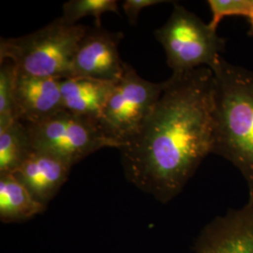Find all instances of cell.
Wrapping results in <instances>:
<instances>
[{"mask_svg": "<svg viewBox=\"0 0 253 253\" xmlns=\"http://www.w3.org/2000/svg\"><path fill=\"white\" fill-rule=\"evenodd\" d=\"M215 78L203 67L174 74L139 133L119 148L126 179L166 204L212 154Z\"/></svg>", "mask_w": 253, "mask_h": 253, "instance_id": "obj_1", "label": "cell"}, {"mask_svg": "<svg viewBox=\"0 0 253 253\" xmlns=\"http://www.w3.org/2000/svg\"><path fill=\"white\" fill-rule=\"evenodd\" d=\"M215 78L212 154L241 172L253 203V73L220 56L211 68Z\"/></svg>", "mask_w": 253, "mask_h": 253, "instance_id": "obj_2", "label": "cell"}, {"mask_svg": "<svg viewBox=\"0 0 253 253\" xmlns=\"http://www.w3.org/2000/svg\"><path fill=\"white\" fill-rule=\"evenodd\" d=\"M88 27L57 18L19 38L1 39L0 62L10 61L19 73L63 80L73 77V64Z\"/></svg>", "mask_w": 253, "mask_h": 253, "instance_id": "obj_3", "label": "cell"}, {"mask_svg": "<svg viewBox=\"0 0 253 253\" xmlns=\"http://www.w3.org/2000/svg\"><path fill=\"white\" fill-rule=\"evenodd\" d=\"M154 35L163 46L172 73L211 68L225 51V39L196 14L174 3L172 14Z\"/></svg>", "mask_w": 253, "mask_h": 253, "instance_id": "obj_4", "label": "cell"}, {"mask_svg": "<svg viewBox=\"0 0 253 253\" xmlns=\"http://www.w3.org/2000/svg\"><path fill=\"white\" fill-rule=\"evenodd\" d=\"M166 86V81L153 83L142 78L125 63L124 73L115 83L98 125L104 135L121 148L135 137L152 113Z\"/></svg>", "mask_w": 253, "mask_h": 253, "instance_id": "obj_5", "label": "cell"}, {"mask_svg": "<svg viewBox=\"0 0 253 253\" xmlns=\"http://www.w3.org/2000/svg\"><path fill=\"white\" fill-rule=\"evenodd\" d=\"M27 126L34 149L52 154L72 167L101 148L120 147L104 135L98 122L64 109L40 123Z\"/></svg>", "mask_w": 253, "mask_h": 253, "instance_id": "obj_6", "label": "cell"}, {"mask_svg": "<svg viewBox=\"0 0 253 253\" xmlns=\"http://www.w3.org/2000/svg\"><path fill=\"white\" fill-rule=\"evenodd\" d=\"M122 33L109 32L102 27L87 28L73 64V77L117 82L124 73L118 45Z\"/></svg>", "mask_w": 253, "mask_h": 253, "instance_id": "obj_7", "label": "cell"}, {"mask_svg": "<svg viewBox=\"0 0 253 253\" xmlns=\"http://www.w3.org/2000/svg\"><path fill=\"white\" fill-rule=\"evenodd\" d=\"M190 253H253V203L211 221Z\"/></svg>", "mask_w": 253, "mask_h": 253, "instance_id": "obj_8", "label": "cell"}, {"mask_svg": "<svg viewBox=\"0 0 253 253\" xmlns=\"http://www.w3.org/2000/svg\"><path fill=\"white\" fill-rule=\"evenodd\" d=\"M61 80L19 73L15 78V117L32 125L63 110Z\"/></svg>", "mask_w": 253, "mask_h": 253, "instance_id": "obj_9", "label": "cell"}, {"mask_svg": "<svg viewBox=\"0 0 253 253\" xmlns=\"http://www.w3.org/2000/svg\"><path fill=\"white\" fill-rule=\"evenodd\" d=\"M72 168L54 155L34 149L12 174L47 207L66 183Z\"/></svg>", "mask_w": 253, "mask_h": 253, "instance_id": "obj_10", "label": "cell"}, {"mask_svg": "<svg viewBox=\"0 0 253 253\" xmlns=\"http://www.w3.org/2000/svg\"><path fill=\"white\" fill-rule=\"evenodd\" d=\"M116 82L71 77L61 80L64 110L98 122Z\"/></svg>", "mask_w": 253, "mask_h": 253, "instance_id": "obj_11", "label": "cell"}, {"mask_svg": "<svg viewBox=\"0 0 253 253\" xmlns=\"http://www.w3.org/2000/svg\"><path fill=\"white\" fill-rule=\"evenodd\" d=\"M46 208L12 173L0 174V220L3 223L26 221Z\"/></svg>", "mask_w": 253, "mask_h": 253, "instance_id": "obj_12", "label": "cell"}, {"mask_svg": "<svg viewBox=\"0 0 253 253\" xmlns=\"http://www.w3.org/2000/svg\"><path fill=\"white\" fill-rule=\"evenodd\" d=\"M33 150L25 123L14 120L0 127V174L16 171Z\"/></svg>", "mask_w": 253, "mask_h": 253, "instance_id": "obj_13", "label": "cell"}, {"mask_svg": "<svg viewBox=\"0 0 253 253\" xmlns=\"http://www.w3.org/2000/svg\"><path fill=\"white\" fill-rule=\"evenodd\" d=\"M106 12L118 11L116 0H70L63 5L64 21L70 25H77L76 22L85 16L96 19V27H101L100 17Z\"/></svg>", "mask_w": 253, "mask_h": 253, "instance_id": "obj_14", "label": "cell"}, {"mask_svg": "<svg viewBox=\"0 0 253 253\" xmlns=\"http://www.w3.org/2000/svg\"><path fill=\"white\" fill-rule=\"evenodd\" d=\"M0 63V127H4L17 120L14 98L16 68L10 61Z\"/></svg>", "mask_w": 253, "mask_h": 253, "instance_id": "obj_15", "label": "cell"}, {"mask_svg": "<svg viewBox=\"0 0 253 253\" xmlns=\"http://www.w3.org/2000/svg\"><path fill=\"white\" fill-rule=\"evenodd\" d=\"M212 18L209 27L217 31L221 20L230 16H244L253 19V0H208Z\"/></svg>", "mask_w": 253, "mask_h": 253, "instance_id": "obj_16", "label": "cell"}, {"mask_svg": "<svg viewBox=\"0 0 253 253\" xmlns=\"http://www.w3.org/2000/svg\"><path fill=\"white\" fill-rule=\"evenodd\" d=\"M170 1L163 0H125L122 4V8L127 17L128 23L132 26H135L139 14L141 10L147 7H151L154 5L168 3Z\"/></svg>", "mask_w": 253, "mask_h": 253, "instance_id": "obj_17", "label": "cell"}, {"mask_svg": "<svg viewBox=\"0 0 253 253\" xmlns=\"http://www.w3.org/2000/svg\"><path fill=\"white\" fill-rule=\"evenodd\" d=\"M249 21H250V32H249V34L251 36H253V19H251Z\"/></svg>", "mask_w": 253, "mask_h": 253, "instance_id": "obj_18", "label": "cell"}]
</instances>
